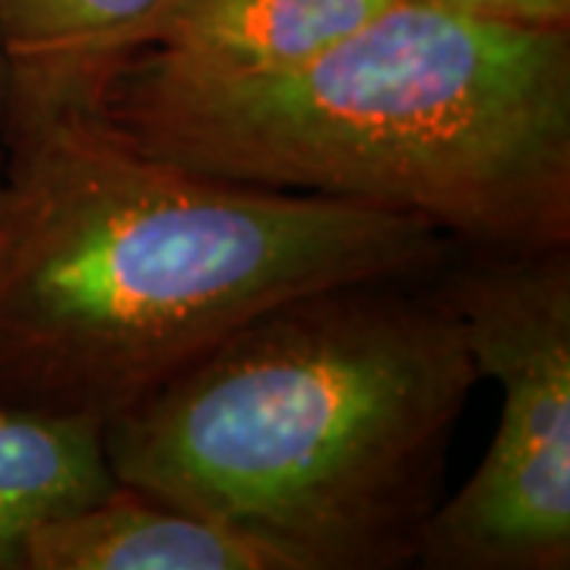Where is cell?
I'll use <instances>...</instances> for the list:
<instances>
[{
    "label": "cell",
    "instance_id": "obj_6",
    "mask_svg": "<svg viewBox=\"0 0 570 570\" xmlns=\"http://www.w3.org/2000/svg\"><path fill=\"white\" fill-rule=\"evenodd\" d=\"M390 3L393 0H168L146 22L137 48L219 70H279L346 39Z\"/></svg>",
    "mask_w": 570,
    "mask_h": 570
},
{
    "label": "cell",
    "instance_id": "obj_4",
    "mask_svg": "<svg viewBox=\"0 0 570 570\" xmlns=\"http://www.w3.org/2000/svg\"><path fill=\"white\" fill-rule=\"evenodd\" d=\"M501 390L482 463L428 520L419 568H570V245L453 254L431 276Z\"/></svg>",
    "mask_w": 570,
    "mask_h": 570
},
{
    "label": "cell",
    "instance_id": "obj_10",
    "mask_svg": "<svg viewBox=\"0 0 570 570\" xmlns=\"http://www.w3.org/2000/svg\"><path fill=\"white\" fill-rule=\"evenodd\" d=\"M10 105H13V70H10L3 39H0V140H3L7 121H10Z\"/></svg>",
    "mask_w": 570,
    "mask_h": 570
},
{
    "label": "cell",
    "instance_id": "obj_3",
    "mask_svg": "<svg viewBox=\"0 0 570 570\" xmlns=\"http://www.w3.org/2000/svg\"><path fill=\"white\" fill-rule=\"evenodd\" d=\"M431 276L269 307L102 428L115 482L245 532L283 570L419 561L475 387Z\"/></svg>",
    "mask_w": 570,
    "mask_h": 570
},
{
    "label": "cell",
    "instance_id": "obj_9",
    "mask_svg": "<svg viewBox=\"0 0 570 570\" xmlns=\"http://www.w3.org/2000/svg\"><path fill=\"white\" fill-rule=\"evenodd\" d=\"M466 17L513 22L530 29H570V0H422Z\"/></svg>",
    "mask_w": 570,
    "mask_h": 570
},
{
    "label": "cell",
    "instance_id": "obj_11",
    "mask_svg": "<svg viewBox=\"0 0 570 570\" xmlns=\"http://www.w3.org/2000/svg\"><path fill=\"white\" fill-rule=\"evenodd\" d=\"M0 163H3V146H0Z\"/></svg>",
    "mask_w": 570,
    "mask_h": 570
},
{
    "label": "cell",
    "instance_id": "obj_5",
    "mask_svg": "<svg viewBox=\"0 0 570 570\" xmlns=\"http://www.w3.org/2000/svg\"><path fill=\"white\" fill-rule=\"evenodd\" d=\"M22 570H283L245 532L115 485L45 520L26 539Z\"/></svg>",
    "mask_w": 570,
    "mask_h": 570
},
{
    "label": "cell",
    "instance_id": "obj_2",
    "mask_svg": "<svg viewBox=\"0 0 570 570\" xmlns=\"http://www.w3.org/2000/svg\"><path fill=\"white\" fill-rule=\"evenodd\" d=\"M86 108L184 168L419 216L466 250L570 245V29L393 0L279 70L137 48Z\"/></svg>",
    "mask_w": 570,
    "mask_h": 570
},
{
    "label": "cell",
    "instance_id": "obj_1",
    "mask_svg": "<svg viewBox=\"0 0 570 570\" xmlns=\"http://www.w3.org/2000/svg\"><path fill=\"white\" fill-rule=\"evenodd\" d=\"M0 163V403L105 428L269 307L434 276L419 216L204 175L86 105L13 118Z\"/></svg>",
    "mask_w": 570,
    "mask_h": 570
},
{
    "label": "cell",
    "instance_id": "obj_7",
    "mask_svg": "<svg viewBox=\"0 0 570 570\" xmlns=\"http://www.w3.org/2000/svg\"><path fill=\"white\" fill-rule=\"evenodd\" d=\"M168 0H0V39L13 70L10 121L89 105L111 63ZM7 121V124H10Z\"/></svg>",
    "mask_w": 570,
    "mask_h": 570
},
{
    "label": "cell",
    "instance_id": "obj_8",
    "mask_svg": "<svg viewBox=\"0 0 570 570\" xmlns=\"http://www.w3.org/2000/svg\"><path fill=\"white\" fill-rule=\"evenodd\" d=\"M118 485L102 428L0 403V570H22V549L45 520Z\"/></svg>",
    "mask_w": 570,
    "mask_h": 570
}]
</instances>
